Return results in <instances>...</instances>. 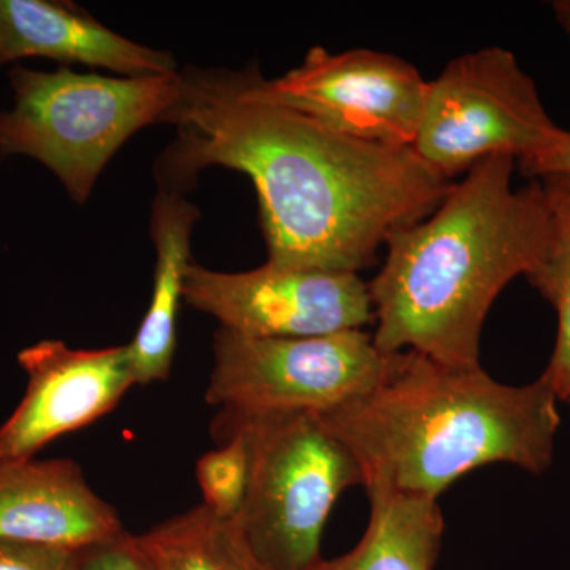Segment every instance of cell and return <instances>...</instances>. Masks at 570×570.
Returning <instances> with one entry per match:
<instances>
[{
	"label": "cell",
	"instance_id": "18",
	"mask_svg": "<svg viewBox=\"0 0 570 570\" xmlns=\"http://www.w3.org/2000/svg\"><path fill=\"white\" fill-rule=\"evenodd\" d=\"M0 570H80L78 551L0 539Z\"/></svg>",
	"mask_w": 570,
	"mask_h": 570
},
{
	"label": "cell",
	"instance_id": "3",
	"mask_svg": "<svg viewBox=\"0 0 570 570\" xmlns=\"http://www.w3.org/2000/svg\"><path fill=\"white\" fill-rule=\"evenodd\" d=\"M558 401L542 376L505 385L482 366H445L404 351L376 389L318 417L358 461L365 489L438 499L489 464L547 471L561 425Z\"/></svg>",
	"mask_w": 570,
	"mask_h": 570
},
{
	"label": "cell",
	"instance_id": "13",
	"mask_svg": "<svg viewBox=\"0 0 570 570\" xmlns=\"http://www.w3.org/2000/svg\"><path fill=\"white\" fill-rule=\"evenodd\" d=\"M198 209L176 190H163L153 206L151 236L156 246V269L151 303L129 346L137 385L170 376L178 335V313L190 264V235Z\"/></svg>",
	"mask_w": 570,
	"mask_h": 570
},
{
	"label": "cell",
	"instance_id": "7",
	"mask_svg": "<svg viewBox=\"0 0 570 570\" xmlns=\"http://www.w3.org/2000/svg\"><path fill=\"white\" fill-rule=\"evenodd\" d=\"M206 403L224 414L328 411L376 389L393 354L363 330L313 337H250L219 326Z\"/></svg>",
	"mask_w": 570,
	"mask_h": 570
},
{
	"label": "cell",
	"instance_id": "8",
	"mask_svg": "<svg viewBox=\"0 0 570 570\" xmlns=\"http://www.w3.org/2000/svg\"><path fill=\"white\" fill-rule=\"evenodd\" d=\"M265 91L336 132L392 148H412L428 81L412 63L389 52L314 47L305 61Z\"/></svg>",
	"mask_w": 570,
	"mask_h": 570
},
{
	"label": "cell",
	"instance_id": "21",
	"mask_svg": "<svg viewBox=\"0 0 570 570\" xmlns=\"http://www.w3.org/2000/svg\"><path fill=\"white\" fill-rule=\"evenodd\" d=\"M551 10H553L558 24L561 26L562 31L568 33L570 39V0H557V2H551Z\"/></svg>",
	"mask_w": 570,
	"mask_h": 570
},
{
	"label": "cell",
	"instance_id": "22",
	"mask_svg": "<svg viewBox=\"0 0 570 570\" xmlns=\"http://www.w3.org/2000/svg\"><path fill=\"white\" fill-rule=\"evenodd\" d=\"M564 403H568L570 406V396L568 397V400L564 401Z\"/></svg>",
	"mask_w": 570,
	"mask_h": 570
},
{
	"label": "cell",
	"instance_id": "17",
	"mask_svg": "<svg viewBox=\"0 0 570 570\" xmlns=\"http://www.w3.org/2000/svg\"><path fill=\"white\" fill-rule=\"evenodd\" d=\"M219 449L205 453L197 463V482L202 498L213 515L236 520L245 504L249 483V450L246 439L238 431L220 434Z\"/></svg>",
	"mask_w": 570,
	"mask_h": 570
},
{
	"label": "cell",
	"instance_id": "19",
	"mask_svg": "<svg viewBox=\"0 0 570 570\" xmlns=\"http://www.w3.org/2000/svg\"><path fill=\"white\" fill-rule=\"evenodd\" d=\"M80 570H151L134 534H119L78 551Z\"/></svg>",
	"mask_w": 570,
	"mask_h": 570
},
{
	"label": "cell",
	"instance_id": "4",
	"mask_svg": "<svg viewBox=\"0 0 570 570\" xmlns=\"http://www.w3.org/2000/svg\"><path fill=\"white\" fill-rule=\"evenodd\" d=\"M10 82L14 105L0 115V154L39 160L77 204L88 202L124 142L164 122L181 92L179 71L116 78L13 67Z\"/></svg>",
	"mask_w": 570,
	"mask_h": 570
},
{
	"label": "cell",
	"instance_id": "10",
	"mask_svg": "<svg viewBox=\"0 0 570 570\" xmlns=\"http://www.w3.org/2000/svg\"><path fill=\"white\" fill-rule=\"evenodd\" d=\"M18 363L28 390L0 426V461L33 459L56 439L107 415L137 385L129 346L85 351L47 340L22 348Z\"/></svg>",
	"mask_w": 570,
	"mask_h": 570
},
{
	"label": "cell",
	"instance_id": "12",
	"mask_svg": "<svg viewBox=\"0 0 570 570\" xmlns=\"http://www.w3.org/2000/svg\"><path fill=\"white\" fill-rule=\"evenodd\" d=\"M21 58L86 63L124 77L178 73L174 56L119 36L73 3L0 0V63Z\"/></svg>",
	"mask_w": 570,
	"mask_h": 570
},
{
	"label": "cell",
	"instance_id": "20",
	"mask_svg": "<svg viewBox=\"0 0 570 570\" xmlns=\"http://www.w3.org/2000/svg\"><path fill=\"white\" fill-rule=\"evenodd\" d=\"M521 174L530 179L547 175L570 174V132L562 130L561 137L546 153L528 163L519 164Z\"/></svg>",
	"mask_w": 570,
	"mask_h": 570
},
{
	"label": "cell",
	"instance_id": "11",
	"mask_svg": "<svg viewBox=\"0 0 570 570\" xmlns=\"http://www.w3.org/2000/svg\"><path fill=\"white\" fill-rule=\"evenodd\" d=\"M122 530L75 461H0V539L80 551Z\"/></svg>",
	"mask_w": 570,
	"mask_h": 570
},
{
	"label": "cell",
	"instance_id": "15",
	"mask_svg": "<svg viewBox=\"0 0 570 570\" xmlns=\"http://www.w3.org/2000/svg\"><path fill=\"white\" fill-rule=\"evenodd\" d=\"M135 539L151 570H266L236 521L217 519L202 504Z\"/></svg>",
	"mask_w": 570,
	"mask_h": 570
},
{
	"label": "cell",
	"instance_id": "5",
	"mask_svg": "<svg viewBox=\"0 0 570 570\" xmlns=\"http://www.w3.org/2000/svg\"><path fill=\"white\" fill-rule=\"evenodd\" d=\"M219 434L238 431L249 450V483L236 524L266 570H313L337 498L363 485L358 461L316 412H220Z\"/></svg>",
	"mask_w": 570,
	"mask_h": 570
},
{
	"label": "cell",
	"instance_id": "2",
	"mask_svg": "<svg viewBox=\"0 0 570 570\" xmlns=\"http://www.w3.org/2000/svg\"><path fill=\"white\" fill-rule=\"evenodd\" d=\"M515 165L505 154L483 159L430 216L389 236L384 265L367 283L382 354L480 366L491 305L538 268L551 239L542 184L513 187Z\"/></svg>",
	"mask_w": 570,
	"mask_h": 570
},
{
	"label": "cell",
	"instance_id": "6",
	"mask_svg": "<svg viewBox=\"0 0 570 570\" xmlns=\"http://www.w3.org/2000/svg\"><path fill=\"white\" fill-rule=\"evenodd\" d=\"M562 130L550 118L534 80L501 47L468 52L428 81L415 154L452 181L498 154L517 165L546 153Z\"/></svg>",
	"mask_w": 570,
	"mask_h": 570
},
{
	"label": "cell",
	"instance_id": "9",
	"mask_svg": "<svg viewBox=\"0 0 570 570\" xmlns=\"http://www.w3.org/2000/svg\"><path fill=\"white\" fill-rule=\"evenodd\" d=\"M184 302L250 337H313L373 324L367 284L352 273L298 272L265 264L220 273L190 264Z\"/></svg>",
	"mask_w": 570,
	"mask_h": 570
},
{
	"label": "cell",
	"instance_id": "14",
	"mask_svg": "<svg viewBox=\"0 0 570 570\" xmlns=\"http://www.w3.org/2000/svg\"><path fill=\"white\" fill-rule=\"evenodd\" d=\"M370 523L354 550L313 570H433L444 535L438 499L367 487Z\"/></svg>",
	"mask_w": 570,
	"mask_h": 570
},
{
	"label": "cell",
	"instance_id": "16",
	"mask_svg": "<svg viewBox=\"0 0 570 570\" xmlns=\"http://www.w3.org/2000/svg\"><path fill=\"white\" fill-rule=\"evenodd\" d=\"M538 181L549 205L551 239L546 257L527 279L557 313V343L542 377L566 401L570 396V174L547 175Z\"/></svg>",
	"mask_w": 570,
	"mask_h": 570
},
{
	"label": "cell",
	"instance_id": "1",
	"mask_svg": "<svg viewBox=\"0 0 570 570\" xmlns=\"http://www.w3.org/2000/svg\"><path fill=\"white\" fill-rule=\"evenodd\" d=\"M164 122L178 134L160 168L171 186L212 165L249 176L276 268L358 275L455 184L412 148L355 140L277 102L257 69L183 71Z\"/></svg>",
	"mask_w": 570,
	"mask_h": 570
}]
</instances>
